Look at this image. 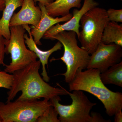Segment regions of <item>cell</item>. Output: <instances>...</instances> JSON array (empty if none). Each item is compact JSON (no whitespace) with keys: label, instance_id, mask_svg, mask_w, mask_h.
I'll return each mask as SVG.
<instances>
[{"label":"cell","instance_id":"7c38bea8","mask_svg":"<svg viewBox=\"0 0 122 122\" xmlns=\"http://www.w3.org/2000/svg\"><path fill=\"white\" fill-rule=\"evenodd\" d=\"M22 25L29 34V35L26 33L24 35L25 44L29 49L35 53L37 58H39V61L41 62L42 66V72L41 74L43 77L42 78L46 82H48L49 81L50 78L48 76L46 70V65H48V59L52 54L56 51L62 49V45L60 42L58 41L50 49L46 51L41 50L37 47V45L34 40L30 33L31 29L30 27L28 25Z\"/></svg>","mask_w":122,"mask_h":122},{"label":"cell","instance_id":"9a60e30c","mask_svg":"<svg viewBox=\"0 0 122 122\" xmlns=\"http://www.w3.org/2000/svg\"><path fill=\"white\" fill-rule=\"evenodd\" d=\"M101 42L106 44L114 43L122 47V25L109 21L103 30Z\"/></svg>","mask_w":122,"mask_h":122},{"label":"cell","instance_id":"7402d4cb","mask_svg":"<svg viewBox=\"0 0 122 122\" xmlns=\"http://www.w3.org/2000/svg\"><path fill=\"white\" fill-rule=\"evenodd\" d=\"M34 1L35 2H38V3L46 6L54 1V0H34Z\"/></svg>","mask_w":122,"mask_h":122},{"label":"cell","instance_id":"3957f363","mask_svg":"<svg viewBox=\"0 0 122 122\" xmlns=\"http://www.w3.org/2000/svg\"><path fill=\"white\" fill-rule=\"evenodd\" d=\"M67 91L72 100L71 105L60 103L61 99L57 96L50 100L59 115L60 122H109L98 113L91 112L97 105L91 102L83 91Z\"/></svg>","mask_w":122,"mask_h":122},{"label":"cell","instance_id":"ffe728a7","mask_svg":"<svg viewBox=\"0 0 122 122\" xmlns=\"http://www.w3.org/2000/svg\"><path fill=\"white\" fill-rule=\"evenodd\" d=\"M6 39L0 34V65L5 66L4 62L5 53V42Z\"/></svg>","mask_w":122,"mask_h":122},{"label":"cell","instance_id":"2e32d148","mask_svg":"<svg viewBox=\"0 0 122 122\" xmlns=\"http://www.w3.org/2000/svg\"><path fill=\"white\" fill-rule=\"evenodd\" d=\"M100 76L101 81L105 85L113 84L122 87V61L100 73Z\"/></svg>","mask_w":122,"mask_h":122},{"label":"cell","instance_id":"6da1fadb","mask_svg":"<svg viewBox=\"0 0 122 122\" xmlns=\"http://www.w3.org/2000/svg\"><path fill=\"white\" fill-rule=\"evenodd\" d=\"M41 64L36 61L25 68L13 73V82L7 93L6 102L12 101L19 92L21 94L18 100H36L44 98L50 100L56 96L68 95L66 89L51 86L45 81L39 74Z\"/></svg>","mask_w":122,"mask_h":122},{"label":"cell","instance_id":"30bf717a","mask_svg":"<svg viewBox=\"0 0 122 122\" xmlns=\"http://www.w3.org/2000/svg\"><path fill=\"white\" fill-rule=\"evenodd\" d=\"M35 2L34 0H24L20 10L12 17L10 27L28 25L36 26L41 17V11Z\"/></svg>","mask_w":122,"mask_h":122},{"label":"cell","instance_id":"52a82bcc","mask_svg":"<svg viewBox=\"0 0 122 122\" xmlns=\"http://www.w3.org/2000/svg\"><path fill=\"white\" fill-rule=\"evenodd\" d=\"M10 29L11 35L9 40H5V53L11 54V61L5 66L4 71L12 74L34 62L38 58L25 45L24 35L26 30L24 26H11Z\"/></svg>","mask_w":122,"mask_h":122},{"label":"cell","instance_id":"ac0fdd59","mask_svg":"<svg viewBox=\"0 0 122 122\" xmlns=\"http://www.w3.org/2000/svg\"><path fill=\"white\" fill-rule=\"evenodd\" d=\"M13 74L0 71V88L10 89L13 82Z\"/></svg>","mask_w":122,"mask_h":122},{"label":"cell","instance_id":"e0dca14e","mask_svg":"<svg viewBox=\"0 0 122 122\" xmlns=\"http://www.w3.org/2000/svg\"><path fill=\"white\" fill-rule=\"evenodd\" d=\"M58 116L57 112L52 105L48 107L38 117L36 122H60L58 117Z\"/></svg>","mask_w":122,"mask_h":122},{"label":"cell","instance_id":"9c48e42d","mask_svg":"<svg viewBox=\"0 0 122 122\" xmlns=\"http://www.w3.org/2000/svg\"><path fill=\"white\" fill-rule=\"evenodd\" d=\"M99 4L95 0H84L83 5L80 9L75 8L73 10L72 17L70 20L63 24L59 23L51 27L45 33L43 38L50 39L51 37L63 31H73L76 33L79 37V28L81 27L80 20L83 14L91 9L97 7Z\"/></svg>","mask_w":122,"mask_h":122},{"label":"cell","instance_id":"5b68a950","mask_svg":"<svg viewBox=\"0 0 122 122\" xmlns=\"http://www.w3.org/2000/svg\"><path fill=\"white\" fill-rule=\"evenodd\" d=\"M109 21L107 10L102 8L94 7L84 14L80 20L81 30L78 38L81 48L90 54L93 52L101 42Z\"/></svg>","mask_w":122,"mask_h":122},{"label":"cell","instance_id":"ba28073f","mask_svg":"<svg viewBox=\"0 0 122 122\" xmlns=\"http://www.w3.org/2000/svg\"><path fill=\"white\" fill-rule=\"evenodd\" d=\"M91 54L86 69H96L102 73L122 61V47L101 42Z\"/></svg>","mask_w":122,"mask_h":122},{"label":"cell","instance_id":"7a4b0ae2","mask_svg":"<svg viewBox=\"0 0 122 122\" xmlns=\"http://www.w3.org/2000/svg\"><path fill=\"white\" fill-rule=\"evenodd\" d=\"M100 72L94 69H79L69 83L70 91L86 92L96 97L104 106L106 113L112 117L122 109V93L114 92L105 86L100 78Z\"/></svg>","mask_w":122,"mask_h":122},{"label":"cell","instance_id":"44dd1931","mask_svg":"<svg viewBox=\"0 0 122 122\" xmlns=\"http://www.w3.org/2000/svg\"><path fill=\"white\" fill-rule=\"evenodd\" d=\"M115 122H122V110H120L115 114Z\"/></svg>","mask_w":122,"mask_h":122},{"label":"cell","instance_id":"603a6c76","mask_svg":"<svg viewBox=\"0 0 122 122\" xmlns=\"http://www.w3.org/2000/svg\"><path fill=\"white\" fill-rule=\"evenodd\" d=\"M6 0H0V11H2L5 7V3Z\"/></svg>","mask_w":122,"mask_h":122},{"label":"cell","instance_id":"277c9868","mask_svg":"<svg viewBox=\"0 0 122 122\" xmlns=\"http://www.w3.org/2000/svg\"><path fill=\"white\" fill-rule=\"evenodd\" d=\"M76 33L71 31H63L50 38L60 42L64 48L63 56L59 59L65 64L66 71L58 75L65 76L66 83H70L74 78L79 69H86L90 55L86 51L78 45Z\"/></svg>","mask_w":122,"mask_h":122},{"label":"cell","instance_id":"4fadbf2b","mask_svg":"<svg viewBox=\"0 0 122 122\" xmlns=\"http://www.w3.org/2000/svg\"><path fill=\"white\" fill-rule=\"evenodd\" d=\"M24 0H6L2 17L0 19V34L5 39L10 37V23L15 10L21 7Z\"/></svg>","mask_w":122,"mask_h":122},{"label":"cell","instance_id":"d6986e66","mask_svg":"<svg viewBox=\"0 0 122 122\" xmlns=\"http://www.w3.org/2000/svg\"><path fill=\"white\" fill-rule=\"evenodd\" d=\"M109 21L122 22V9L110 8L107 10Z\"/></svg>","mask_w":122,"mask_h":122},{"label":"cell","instance_id":"8fae6325","mask_svg":"<svg viewBox=\"0 0 122 122\" xmlns=\"http://www.w3.org/2000/svg\"><path fill=\"white\" fill-rule=\"evenodd\" d=\"M38 6L41 10V17L37 25L30 30V33L36 44L41 45V40L47 30L56 24L68 21L72 18L73 15L70 13L61 17H52L48 14L45 6L39 3Z\"/></svg>","mask_w":122,"mask_h":122},{"label":"cell","instance_id":"8992f818","mask_svg":"<svg viewBox=\"0 0 122 122\" xmlns=\"http://www.w3.org/2000/svg\"><path fill=\"white\" fill-rule=\"evenodd\" d=\"M50 100H18L0 102V122H36L48 107Z\"/></svg>","mask_w":122,"mask_h":122},{"label":"cell","instance_id":"cb8c5ba5","mask_svg":"<svg viewBox=\"0 0 122 122\" xmlns=\"http://www.w3.org/2000/svg\"><path fill=\"white\" fill-rule=\"evenodd\" d=\"M120 0L122 1V0Z\"/></svg>","mask_w":122,"mask_h":122},{"label":"cell","instance_id":"d4e9b609","mask_svg":"<svg viewBox=\"0 0 122 122\" xmlns=\"http://www.w3.org/2000/svg\"><path fill=\"white\" fill-rule=\"evenodd\" d=\"M1 11H0V12Z\"/></svg>","mask_w":122,"mask_h":122},{"label":"cell","instance_id":"5bb4252c","mask_svg":"<svg viewBox=\"0 0 122 122\" xmlns=\"http://www.w3.org/2000/svg\"><path fill=\"white\" fill-rule=\"evenodd\" d=\"M82 0H54L46 6L48 14L53 17L64 16L70 13L72 8L79 9Z\"/></svg>","mask_w":122,"mask_h":122}]
</instances>
